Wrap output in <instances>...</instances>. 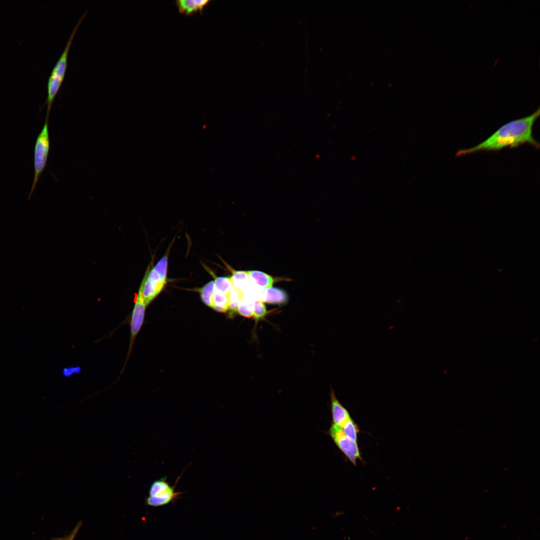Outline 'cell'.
I'll list each match as a JSON object with an SVG mask.
<instances>
[{
	"label": "cell",
	"mask_w": 540,
	"mask_h": 540,
	"mask_svg": "<svg viewBox=\"0 0 540 540\" xmlns=\"http://www.w3.org/2000/svg\"><path fill=\"white\" fill-rule=\"evenodd\" d=\"M166 275L157 270L154 267L147 269L136 296L146 305L161 292L166 282Z\"/></svg>",
	"instance_id": "cell-4"
},
{
	"label": "cell",
	"mask_w": 540,
	"mask_h": 540,
	"mask_svg": "<svg viewBox=\"0 0 540 540\" xmlns=\"http://www.w3.org/2000/svg\"><path fill=\"white\" fill-rule=\"evenodd\" d=\"M171 486L166 480V477L164 476L156 480L151 484L149 489V496H154L160 494L168 489Z\"/></svg>",
	"instance_id": "cell-15"
},
{
	"label": "cell",
	"mask_w": 540,
	"mask_h": 540,
	"mask_svg": "<svg viewBox=\"0 0 540 540\" xmlns=\"http://www.w3.org/2000/svg\"><path fill=\"white\" fill-rule=\"evenodd\" d=\"M210 0H178L176 4L180 12L190 15L197 12H202Z\"/></svg>",
	"instance_id": "cell-11"
},
{
	"label": "cell",
	"mask_w": 540,
	"mask_h": 540,
	"mask_svg": "<svg viewBox=\"0 0 540 540\" xmlns=\"http://www.w3.org/2000/svg\"><path fill=\"white\" fill-rule=\"evenodd\" d=\"M268 312L266 310V305L262 301L256 300L254 302L253 316L256 324L261 320H263Z\"/></svg>",
	"instance_id": "cell-17"
},
{
	"label": "cell",
	"mask_w": 540,
	"mask_h": 540,
	"mask_svg": "<svg viewBox=\"0 0 540 540\" xmlns=\"http://www.w3.org/2000/svg\"><path fill=\"white\" fill-rule=\"evenodd\" d=\"M81 522H80L77 524L76 527L74 528L73 531L68 536L64 538H56L54 540H73L76 536L78 530L80 528Z\"/></svg>",
	"instance_id": "cell-19"
},
{
	"label": "cell",
	"mask_w": 540,
	"mask_h": 540,
	"mask_svg": "<svg viewBox=\"0 0 540 540\" xmlns=\"http://www.w3.org/2000/svg\"><path fill=\"white\" fill-rule=\"evenodd\" d=\"M50 148L48 120H46L43 128L38 136L34 146V176L32 184L28 195V200H30L36 186L40 176L46 165Z\"/></svg>",
	"instance_id": "cell-3"
},
{
	"label": "cell",
	"mask_w": 540,
	"mask_h": 540,
	"mask_svg": "<svg viewBox=\"0 0 540 540\" xmlns=\"http://www.w3.org/2000/svg\"><path fill=\"white\" fill-rule=\"evenodd\" d=\"M200 292L202 301L206 305L212 308L214 294V280H211L207 283L200 290Z\"/></svg>",
	"instance_id": "cell-14"
},
{
	"label": "cell",
	"mask_w": 540,
	"mask_h": 540,
	"mask_svg": "<svg viewBox=\"0 0 540 540\" xmlns=\"http://www.w3.org/2000/svg\"><path fill=\"white\" fill-rule=\"evenodd\" d=\"M87 13V10L83 13L73 28L66 46L53 68L48 78L47 84L48 95L45 102V104H47L46 120H48L52 103L64 78L67 67L68 54L73 38L78 26Z\"/></svg>",
	"instance_id": "cell-2"
},
{
	"label": "cell",
	"mask_w": 540,
	"mask_h": 540,
	"mask_svg": "<svg viewBox=\"0 0 540 540\" xmlns=\"http://www.w3.org/2000/svg\"><path fill=\"white\" fill-rule=\"evenodd\" d=\"M146 305L137 296L130 320V342L126 360L132 349L135 338L143 324Z\"/></svg>",
	"instance_id": "cell-6"
},
{
	"label": "cell",
	"mask_w": 540,
	"mask_h": 540,
	"mask_svg": "<svg viewBox=\"0 0 540 540\" xmlns=\"http://www.w3.org/2000/svg\"><path fill=\"white\" fill-rule=\"evenodd\" d=\"M540 114V108H538L528 116L503 125L482 142L474 147L458 150L456 156H460L482 150H498L507 146L514 148L524 144H528L536 148H538L540 144L533 136L532 128Z\"/></svg>",
	"instance_id": "cell-1"
},
{
	"label": "cell",
	"mask_w": 540,
	"mask_h": 540,
	"mask_svg": "<svg viewBox=\"0 0 540 540\" xmlns=\"http://www.w3.org/2000/svg\"><path fill=\"white\" fill-rule=\"evenodd\" d=\"M180 477L181 476L178 477L174 484L171 486L167 490L158 494L148 496L146 499V504L154 507L162 506L179 498L180 496L184 494V492H176L175 489Z\"/></svg>",
	"instance_id": "cell-7"
},
{
	"label": "cell",
	"mask_w": 540,
	"mask_h": 540,
	"mask_svg": "<svg viewBox=\"0 0 540 540\" xmlns=\"http://www.w3.org/2000/svg\"><path fill=\"white\" fill-rule=\"evenodd\" d=\"M261 301L270 304H284L288 301V296L280 288L273 287L263 288Z\"/></svg>",
	"instance_id": "cell-9"
},
{
	"label": "cell",
	"mask_w": 540,
	"mask_h": 540,
	"mask_svg": "<svg viewBox=\"0 0 540 540\" xmlns=\"http://www.w3.org/2000/svg\"><path fill=\"white\" fill-rule=\"evenodd\" d=\"M328 434L337 447L354 464L357 460H362L356 442H354L344 433L341 428L332 424Z\"/></svg>",
	"instance_id": "cell-5"
},
{
	"label": "cell",
	"mask_w": 540,
	"mask_h": 540,
	"mask_svg": "<svg viewBox=\"0 0 540 540\" xmlns=\"http://www.w3.org/2000/svg\"><path fill=\"white\" fill-rule=\"evenodd\" d=\"M250 283L262 288L272 287L273 284L280 278H274L270 275L259 270L247 271Z\"/></svg>",
	"instance_id": "cell-10"
},
{
	"label": "cell",
	"mask_w": 540,
	"mask_h": 540,
	"mask_svg": "<svg viewBox=\"0 0 540 540\" xmlns=\"http://www.w3.org/2000/svg\"><path fill=\"white\" fill-rule=\"evenodd\" d=\"M80 370L81 368L80 366L66 368L63 369L62 374L64 377L68 378L74 374L80 373Z\"/></svg>",
	"instance_id": "cell-18"
},
{
	"label": "cell",
	"mask_w": 540,
	"mask_h": 540,
	"mask_svg": "<svg viewBox=\"0 0 540 540\" xmlns=\"http://www.w3.org/2000/svg\"><path fill=\"white\" fill-rule=\"evenodd\" d=\"M232 286L244 294L250 287V282L247 271L237 270L230 276Z\"/></svg>",
	"instance_id": "cell-12"
},
{
	"label": "cell",
	"mask_w": 540,
	"mask_h": 540,
	"mask_svg": "<svg viewBox=\"0 0 540 540\" xmlns=\"http://www.w3.org/2000/svg\"><path fill=\"white\" fill-rule=\"evenodd\" d=\"M330 398L332 420V424L342 428L344 423L351 417L348 410L337 399L332 388L330 390Z\"/></svg>",
	"instance_id": "cell-8"
},
{
	"label": "cell",
	"mask_w": 540,
	"mask_h": 540,
	"mask_svg": "<svg viewBox=\"0 0 540 540\" xmlns=\"http://www.w3.org/2000/svg\"><path fill=\"white\" fill-rule=\"evenodd\" d=\"M341 428L346 436L354 442L357 441L359 429L352 418L346 422Z\"/></svg>",
	"instance_id": "cell-16"
},
{
	"label": "cell",
	"mask_w": 540,
	"mask_h": 540,
	"mask_svg": "<svg viewBox=\"0 0 540 540\" xmlns=\"http://www.w3.org/2000/svg\"><path fill=\"white\" fill-rule=\"evenodd\" d=\"M232 282L230 276L216 277L214 280V292L229 297Z\"/></svg>",
	"instance_id": "cell-13"
}]
</instances>
